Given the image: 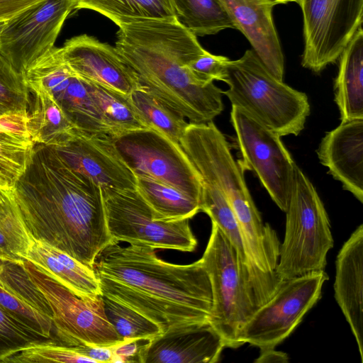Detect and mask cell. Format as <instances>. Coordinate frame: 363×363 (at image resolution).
Returning a JSON list of instances; mask_svg holds the SVG:
<instances>
[{
    "instance_id": "6da1fadb",
    "label": "cell",
    "mask_w": 363,
    "mask_h": 363,
    "mask_svg": "<svg viewBox=\"0 0 363 363\" xmlns=\"http://www.w3.org/2000/svg\"><path fill=\"white\" fill-rule=\"evenodd\" d=\"M11 191L33 239L91 268L98 255L115 242L107 228L101 188L50 146L35 143Z\"/></svg>"
},
{
    "instance_id": "7a4b0ae2",
    "label": "cell",
    "mask_w": 363,
    "mask_h": 363,
    "mask_svg": "<svg viewBox=\"0 0 363 363\" xmlns=\"http://www.w3.org/2000/svg\"><path fill=\"white\" fill-rule=\"evenodd\" d=\"M93 269L103 296L147 318L162 333L209 322L212 289L201 259L173 264L160 259L153 247L113 242L98 255Z\"/></svg>"
},
{
    "instance_id": "3957f363",
    "label": "cell",
    "mask_w": 363,
    "mask_h": 363,
    "mask_svg": "<svg viewBox=\"0 0 363 363\" xmlns=\"http://www.w3.org/2000/svg\"><path fill=\"white\" fill-rule=\"evenodd\" d=\"M116 48L141 87L183 115L206 123L223 110L220 88L196 79L189 65L206 50L177 18L118 26Z\"/></svg>"
},
{
    "instance_id": "277c9868",
    "label": "cell",
    "mask_w": 363,
    "mask_h": 363,
    "mask_svg": "<svg viewBox=\"0 0 363 363\" xmlns=\"http://www.w3.org/2000/svg\"><path fill=\"white\" fill-rule=\"evenodd\" d=\"M223 91L232 106L249 113L280 137L298 135L310 115L307 95L275 77L253 50L226 65Z\"/></svg>"
},
{
    "instance_id": "5b68a950",
    "label": "cell",
    "mask_w": 363,
    "mask_h": 363,
    "mask_svg": "<svg viewBox=\"0 0 363 363\" xmlns=\"http://www.w3.org/2000/svg\"><path fill=\"white\" fill-rule=\"evenodd\" d=\"M285 213V235L275 269L278 278L325 270L334 245L329 218L315 188L297 165Z\"/></svg>"
},
{
    "instance_id": "8992f818",
    "label": "cell",
    "mask_w": 363,
    "mask_h": 363,
    "mask_svg": "<svg viewBox=\"0 0 363 363\" xmlns=\"http://www.w3.org/2000/svg\"><path fill=\"white\" fill-rule=\"evenodd\" d=\"M201 259L212 289L209 323L223 339L225 347L238 348L242 345L240 331L257 306L235 249L213 222Z\"/></svg>"
},
{
    "instance_id": "52a82bcc",
    "label": "cell",
    "mask_w": 363,
    "mask_h": 363,
    "mask_svg": "<svg viewBox=\"0 0 363 363\" xmlns=\"http://www.w3.org/2000/svg\"><path fill=\"white\" fill-rule=\"evenodd\" d=\"M23 267L51 308L55 338L60 344L112 347L124 340L106 317L102 296L84 300L30 261L25 260Z\"/></svg>"
},
{
    "instance_id": "ba28073f",
    "label": "cell",
    "mask_w": 363,
    "mask_h": 363,
    "mask_svg": "<svg viewBox=\"0 0 363 363\" xmlns=\"http://www.w3.org/2000/svg\"><path fill=\"white\" fill-rule=\"evenodd\" d=\"M101 192L107 228L115 242L186 252L195 250L197 240L190 219L155 220L136 189H103Z\"/></svg>"
},
{
    "instance_id": "9c48e42d",
    "label": "cell",
    "mask_w": 363,
    "mask_h": 363,
    "mask_svg": "<svg viewBox=\"0 0 363 363\" xmlns=\"http://www.w3.org/2000/svg\"><path fill=\"white\" fill-rule=\"evenodd\" d=\"M328 279L323 270L282 280L272 297L242 327L240 333L242 345L249 343L259 350L275 349L318 301Z\"/></svg>"
},
{
    "instance_id": "30bf717a",
    "label": "cell",
    "mask_w": 363,
    "mask_h": 363,
    "mask_svg": "<svg viewBox=\"0 0 363 363\" xmlns=\"http://www.w3.org/2000/svg\"><path fill=\"white\" fill-rule=\"evenodd\" d=\"M111 139L135 177L169 185L201 202V177L179 144L151 128L126 132Z\"/></svg>"
},
{
    "instance_id": "8fae6325",
    "label": "cell",
    "mask_w": 363,
    "mask_h": 363,
    "mask_svg": "<svg viewBox=\"0 0 363 363\" xmlns=\"http://www.w3.org/2000/svg\"><path fill=\"white\" fill-rule=\"evenodd\" d=\"M230 122L243 167L255 172L271 199L285 212L296 164L281 137L237 106H232Z\"/></svg>"
},
{
    "instance_id": "7c38bea8",
    "label": "cell",
    "mask_w": 363,
    "mask_h": 363,
    "mask_svg": "<svg viewBox=\"0 0 363 363\" xmlns=\"http://www.w3.org/2000/svg\"><path fill=\"white\" fill-rule=\"evenodd\" d=\"M303 18L301 65L318 73L335 62L363 21V0H297Z\"/></svg>"
},
{
    "instance_id": "4fadbf2b",
    "label": "cell",
    "mask_w": 363,
    "mask_h": 363,
    "mask_svg": "<svg viewBox=\"0 0 363 363\" xmlns=\"http://www.w3.org/2000/svg\"><path fill=\"white\" fill-rule=\"evenodd\" d=\"M23 76L26 85L38 86L48 91L77 130L111 137L85 81L65 63L60 48H51Z\"/></svg>"
},
{
    "instance_id": "5bb4252c",
    "label": "cell",
    "mask_w": 363,
    "mask_h": 363,
    "mask_svg": "<svg viewBox=\"0 0 363 363\" xmlns=\"http://www.w3.org/2000/svg\"><path fill=\"white\" fill-rule=\"evenodd\" d=\"M72 10L69 0H45L7 20L0 36V54L23 74L55 46Z\"/></svg>"
},
{
    "instance_id": "9a60e30c",
    "label": "cell",
    "mask_w": 363,
    "mask_h": 363,
    "mask_svg": "<svg viewBox=\"0 0 363 363\" xmlns=\"http://www.w3.org/2000/svg\"><path fill=\"white\" fill-rule=\"evenodd\" d=\"M50 147L69 167L101 189H136V177L120 157L111 137L102 138L76 130Z\"/></svg>"
},
{
    "instance_id": "2e32d148",
    "label": "cell",
    "mask_w": 363,
    "mask_h": 363,
    "mask_svg": "<svg viewBox=\"0 0 363 363\" xmlns=\"http://www.w3.org/2000/svg\"><path fill=\"white\" fill-rule=\"evenodd\" d=\"M62 58L79 77L128 96L140 87L138 78L116 47L86 34L67 40Z\"/></svg>"
},
{
    "instance_id": "e0dca14e",
    "label": "cell",
    "mask_w": 363,
    "mask_h": 363,
    "mask_svg": "<svg viewBox=\"0 0 363 363\" xmlns=\"http://www.w3.org/2000/svg\"><path fill=\"white\" fill-rule=\"evenodd\" d=\"M225 345L209 322L172 328L147 340L139 363H215Z\"/></svg>"
},
{
    "instance_id": "ac0fdd59",
    "label": "cell",
    "mask_w": 363,
    "mask_h": 363,
    "mask_svg": "<svg viewBox=\"0 0 363 363\" xmlns=\"http://www.w3.org/2000/svg\"><path fill=\"white\" fill-rule=\"evenodd\" d=\"M317 154L328 173L363 203V118L341 121L327 132Z\"/></svg>"
},
{
    "instance_id": "d6986e66",
    "label": "cell",
    "mask_w": 363,
    "mask_h": 363,
    "mask_svg": "<svg viewBox=\"0 0 363 363\" xmlns=\"http://www.w3.org/2000/svg\"><path fill=\"white\" fill-rule=\"evenodd\" d=\"M363 225L340 250L335 261V298L357 344L363 362Z\"/></svg>"
},
{
    "instance_id": "ffe728a7",
    "label": "cell",
    "mask_w": 363,
    "mask_h": 363,
    "mask_svg": "<svg viewBox=\"0 0 363 363\" xmlns=\"http://www.w3.org/2000/svg\"><path fill=\"white\" fill-rule=\"evenodd\" d=\"M236 29L247 38L254 52L278 79L283 81L284 55L274 27L272 6L264 0H220Z\"/></svg>"
},
{
    "instance_id": "44dd1931",
    "label": "cell",
    "mask_w": 363,
    "mask_h": 363,
    "mask_svg": "<svg viewBox=\"0 0 363 363\" xmlns=\"http://www.w3.org/2000/svg\"><path fill=\"white\" fill-rule=\"evenodd\" d=\"M26 260L84 300L102 296L93 268L45 242L33 239Z\"/></svg>"
},
{
    "instance_id": "7402d4cb",
    "label": "cell",
    "mask_w": 363,
    "mask_h": 363,
    "mask_svg": "<svg viewBox=\"0 0 363 363\" xmlns=\"http://www.w3.org/2000/svg\"><path fill=\"white\" fill-rule=\"evenodd\" d=\"M341 121L363 118V30L360 27L339 57L334 84Z\"/></svg>"
},
{
    "instance_id": "603a6c76",
    "label": "cell",
    "mask_w": 363,
    "mask_h": 363,
    "mask_svg": "<svg viewBox=\"0 0 363 363\" xmlns=\"http://www.w3.org/2000/svg\"><path fill=\"white\" fill-rule=\"evenodd\" d=\"M28 114L25 111L0 116V189H12L34 148Z\"/></svg>"
},
{
    "instance_id": "cb8c5ba5",
    "label": "cell",
    "mask_w": 363,
    "mask_h": 363,
    "mask_svg": "<svg viewBox=\"0 0 363 363\" xmlns=\"http://www.w3.org/2000/svg\"><path fill=\"white\" fill-rule=\"evenodd\" d=\"M26 86L29 94L27 124L35 143L53 146L76 130L46 90Z\"/></svg>"
},
{
    "instance_id": "d4e9b609",
    "label": "cell",
    "mask_w": 363,
    "mask_h": 363,
    "mask_svg": "<svg viewBox=\"0 0 363 363\" xmlns=\"http://www.w3.org/2000/svg\"><path fill=\"white\" fill-rule=\"evenodd\" d=\"M136 189L150 206L157 220L191 219L201 211V202L156 180L136 177Z\"/></svg>"
},
{
    "instance_id": "484cf974",
    "label": "cell",
    "mask_w": 363,
    "mask_h": 363,
    "mask_svg": "<svg viewBox=\"0 0 363 363\" xmlns=\"http://www.w3.org/2000/svg\"><path fill=\"white\" fill-rule=\"evenodd\" d=\"M73 9H90L118 26L145 19H172L176 14L172 0H69Z\"/></svg>"
},
{
    "instance_id": "4316f807",
    "label": "cell",
    "mask_w": 363,
    "mask_h": 363,
    "mask_svg": "<svg viewBox=\"0 0 363 363\" xmlns=\"http://www.w3.org/2000/svg\"><path fill=\"white\" fill-rule=\"evenodd\" d=\"M32 241L11 189H0V257L23 264Z\"/></svg>"
},
{
    "instance_id": "83f0119b",
    "label": "cell",
    "mask_w": 363,
    "mask_h": 363,
    "mask_svg": "<svg viewBox=\"0 0 363 363\" xmlns=\"http://www.w3.org/2000/svg\"><path fill=\"white\" fill-rule=\"evenodd\" d=\"M178 21L197 36L236 29L220 0H172Z\"/></svg>"
},
{
    "instance_id": "f1b7e54d",
    "label": "cell",
    "mask_w": 363,
    "mask_h": 363,
    "mask_svg": "<svg viewBox=\"0 0 363 363\" xmlns=\"http://www.w3.org/2000/svg\"><path fill=\"white\" fill-rule=\"evenodd\" d=\"M84 81L111 137L148 128L136 113L128 96L94 82Z\"/></svg>"
},
{
    "instance_id": "f546056e",
    "label": "cell",
    "mask_w": 363,
    "mask_h": 363,
    "mask_svg": "<svg viewBox=\"0 0 363 363\" xmlns=\"http://www.w3.org/2000/svg\"><path fill=\"white\" fill-rule=\"evenodd\" d=\"M128 99L148 128L153 129L179 144L189 124L183 115L141 86L134 90L128 96Z\"/></svg>"
},
{
    "instance_id": "4dcf8cb0",
    "label": "cell",
    "mask_w": 363,
    "mask_h": 363,
    "mask_svg": "<svg viewBox=\"0 0 363 363\" xmlns=\"http://www.w3.org/2000/svg\"><path fill=\"white\" fill-rule=\"evenodd\" d=\"M51 341L57 342L0 306V363L25 348Z\"/></svg>"
},
{
    "instance_id": "1f68e13d",
    "label": "cell",
    "mask_w": 363,
    "mask_h": 363,
    "mask_svg": "<svg viewBox=\"0 0 363 363\" xmlns=\"http://www.w3.org/2000/svg\"><path fill=\"white\" fill-rule=\"evenodd\" d=\"M105 313L116 332L124 340H150L162 333L147 318L102 296Z\"/></svg>"
},
{
    "instance_id": "d6a6232c",
    "label": "cell",
    "mask_w": 363,
    "mask_h": 363,
    "mask_svg": "<svg viewBox=\"0 0 363 363\" xmlns=\"http://www.w3.org/2000/svg\"><path fill=\"white\" fill-rule=\"evenodd\" d=\"M0 285L52 320V311L45 297L30 279L23 264L6 261L0 275Z\"/></svg>"
},
{
    "instance_id": "836d02e7",
    "label": "cell",
    "mask_w": 363,
    "mask_h": 363,
    "mask_svg": "<svg viewBox=\"0 0 363 363\" xmlns=\"http://www.w3.org/2000/svg\"><path fill=\"white\" fill-rule=\"evenodd\" d=\"M29 94L23 74L0 54V116L28 111Z\"/></svg>"
},
{
    "instance_id": "e575fe53",
    "label": "cell",
    "mask_w": 363,
    "mask_h": 363,
    "mask_svg": "<svg viewBox=\"0 0 363 363\" xmlns=\"http://www.w3.org/2000/svg\"><path fill=\"white\" fill-rule=\"evenodd\" d=\"M45 363V362H94L77 353L70 347L61 345L56 341L25 348L6 359L3 363Z\"/></svg>"
},
{
    "instance_id": "d590c367",
    "label": "cell",
    "mask_w": 363,
    "mask_h": 363,
    "mask_svg": "<svg viewBox=\"0 0 363 363\" xmlns=\"http://www.w3.org/2000/svg\"><path fill=\"white\" fill-rule=\"evenodd\" d=\"M0 306L19 318L36 331L55 339L53 336L55 328L50 318L13 296L1 285Z\"/></svg>"
},
{
    "instance_id": "8d00e7d4",
    "label": "cell",
    "mask_w": 363,
    "mask_h": 363,
    "mask_svg": "<svg viewBox=\"0 0 363 363\" xmlns=\"http://www.w3.org/2000/svg\"><path fill=\"white\" fill-rule=\"evenodd\" d=\"M230 60L224 56L216 55L207 50L192 61L189 67L197 80L204 84L214 80L225 82L226 65Z\"/></svg>"
},
{
    "instance_id": "74e56055",
    "label": "cell",
    "mask_w": 363,
    "mask_h": 363,
    "mask_svg": "<svg viewBox=\"0 0 363 363\" xmlns=\"http://www.w3.org/2000/svg\"><path fill=\"white\" fill-rule=\"evenodd\" d=\"M148 340H124L111 348L112 362H138L142 345Z\"/></svg>"
},
{
    "instance_id": "f35d334b",
    "label": "cell",
    "mask_w": 363,
    "mask_h": 363,
    "mask_svg": "<svg viewBox=\"0 0 363 363\" xmlns=\"http://www.w3.org/2000/svg\"><path fill=\"white\" fill-rule=\"evenodd\" d=\"M77 353L92 359L94 363L112 362L113 352L111 347L79 344L70 347Z\"/></svg>"
},
{
    "instance_id": "ab89813d",
    "label": "cell",
    "mask_w": 363,
    "mask_h": 363,
    "mask_svg": "<svg viewBox=\"0 0 363 363\" xmlns=\"http://www.w3.org/2000/svg\"><path fill=\"white\" fill-rule=\"evenodd\" d=\"M45 0H0V20L7 21Z\"/></svg>"
},
{
    "instance_id": "60d3db41",
    "label": "cell",
    "mask_w": 363,
    "mask_h": 363,
    "mask_svg": "<svg viewBox=\"0 0 363 363\" xmlns=\"http://www.w3.org/2000/svg\"><path fill=\"white\" fill-rule=\"evenodd\" d=\"M255 362L257 363H284L289 362V357L287 354L277 351L275 349L263 350H259V355Z\"/></svg>"
},
{
    "instance_id": "b9f144b4",
    "label": "cell",
    "mask_w": 363,
    "mask_h": 363,
    "mask_svg": "<svg viewBox=\"0 0 363 363\" xmlns=\"http://www.w3.org/2000/svg\"><path fill=\"white\" fill-rule=\"evenodd\" d=\"M267 4L271 6H274L280 4H286L288 2L295 1L297 2V0H264Z\"/></svg>"
},
{
    "instance_id": "7bdbcfd3",
    "label": "cell",
    "mask_w": 363,
    "mask_h": 363,
    "mask_svg": "<svg viewBox=\"0 0 363 363\" xmlns=\"http://www.w3.org/2000/svg\"><path fill=\"white\" fill-rule=\"evenodd\" d=\"M6 260H4L0 257V275L2 274L4 271V268L5 266Z\"/></svg>"
},
{
    "instance_id": "ee69618b",
    "label": "cell",
    "mask_w": 363,
    "mask_h": 363,
    "mask_svg": "<svg viewBox=\"0 0 363 363\" xmlns=\"http://www.w3.org/2000/svg\"><path fill=\"white\" fill-rule=\"evenodd\" d=\"M6 21L0 20V36H1V33L3 30V28H4V25L6 24Z\"/></svg>"
}]
</instances>
